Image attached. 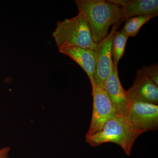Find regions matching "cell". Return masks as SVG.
<instances>
[{
  "instance_id": "obj_6",
  "label": "cell",
  "mask_w": 158,
  "mask_h": 158,
  "mask_svg": "<svg viewBox=\"0 0 158 158\" xmlns=\"http://www.w3.org/2000/svg\"><path fill=\"white\" fill-rule=\"evenodd\" d=\"M126 117L138 130L156 131L158 127V106L141 102H131Z\"/></svg>"
},
{
  "instance_id": "obj_7",
  "label": "cell",
  "mask_w": 158,
  "mask_h": 158,
  "mask_svg": "<svg viewBox=\"0 0 158 158\" xmlns=\"http://www.w3.org/2000/svg\"><path fill=\"white\" fill-rule=\"evenodd\" d=\"M104 88L117 113L126 116L131 100L127 90L123 89L120 83L118 69L114 65L111 73L106 80Z\"/></svg>"
},
{
  "instance_id": "obj_10",
  "label": "cell",
  "mask_w": 158,
  "mask_h": 158,
  "mask_svg": "<svg viewBox=\"0 0 158 158\" xmlns=\"http://www.w3.org/2000/svg\"><path fill=\"white\" fill-rule=\"evenodd\" d=\"M61 53L72 59L83 69L89 78L92 89L95 87L94 74L95 71V55L94 51L82 48H66L59 50Z\"/></svg>"
},
{
  "instance_id": "obj_13",
  "label": "cell",
  "mask_w": 158,
  "mask_h": 158,
  "mask_svg": "<svg viewBox=\"0 0 158 158\" xmlns=\"http://www.w3.org/2000/svg\"><path fill=\"white\" fill-rule=\"evenodd\" d=\"M137 74L144 76L158 86V65L157 63L144 65L137 71Z\"/></svg>"
},
{
  "instance_id": "obj_2",
  "label": "cell",
  "mask_w": 158,
  "mask_h": 158,
  "mask_svg": "<svg viewBox=\"0 0 158 158\" xmlns=\"http://www.w3.org/2000/svg\"><path fill=\"white\" fill-rule=\"evenodd\" d=\"M144 132L136 129L126 116L117 113L106 123L100 131L86 137V141L92 147L107 142L115 143L129 156L136 139Z\"/></svg>"
},
{
  "instance_id": "obj_14",
  "label": "cell",
  "mask_w": 158,
  "mask_h": 158,
  "mask_svg": "<svg viewBox=\"0 0 158 158\" xmlns=\"http://www.w3.org/2000/svg\"><path fill=\"white\" fill-rule=\"evenodd\" d=\"M10 151V148L7 146L0 149V158H9Z\"/></svg>"
},
{
  "instance_id": "obj_8",
  "label": "cell",
  "mask_w": 158,
  "mask_h": 158,
  "mask_svg": "<svg viewBox=\"0 0 158 158\" xmlns=\"http://www.w3.org/2000/svg\"><path fill=\"white\" fill-rule=\"evenodd\" d=\"M131 102L158 105V86L147 77L136 74L133 85L127 90Z\"/></svg>"
},
{
  "instance_id": "obj_9",
  "label": "cell",
  "mask_w": 158,
  "mask_h": 158,
  "mask_svg": "<svg viewBox=\"0 0 158 158\" xmlns=\"http://www.w3.org/2000/svg\"><path fill=\"white\" fill-rule=\"evenodd\" d=\"M121 8V19L118 23L120 25L123 22L130 18L145 15H158L157 0H110Z\"/></svg>"
},
{
  "instance_id": "obj_12",
  "label": "cell",
  "mask_w": 158,
  "mask_h": 158,
  "mask_svg": "<svg viewBox=\"0 0 158 158\" xmlns=\"http://www.w3.org/2000/svg\"><path fill=\"white\" fill-rule=\"evenodd\" d=\"M128 37L121 30L116 31L113 36L112 45V55L113 65L117 68L118 62L123 57Z\"/></svg>"
},
{
  "instance_id": "obj_1",
  "label": "cell",
  "mask_w": 158,
  "mask_h": 158,
  "mask_svg": "<svg viewBox=\"0 0 158 158\" xmlns=\"http://www.w3.org/2000/svg\"><path fill=\"white\" fill-rule=\"evenodd\" d=\"M75 2L78 12L88 23L93 41L97 44L108 35L111 26L121 19V8L110 0H76Z\"/></svg>"
},
{
  "instance_id": "obj_11",
  "label": "cell",
  "mask_w": 158,
  "mask_h": 158,
  "mask_svg": "<svg viewBox=\"0 0 158 158\" xmlns=\"http://www.w3.org/2000/svg\"><path fill=\"white\" fill-rule=\"evenodd\" d=\"M158 15H145L130 18L125 20L122 30L128 37L136 36L141 27L152 18L157 16Z\"/></svg>"
},
{
  "instance_id": "obj_3",
  "label": "cell",
  "mask_w": 158,
  "mask_h": 158,
  "mask_svg": "<svg viewBox=\"0 0 158 158\" xmlns=\"http://www.w3.org/2000/svg\"><path fill=\"white\" fill-rule=\"evenodd\" d=\"M52 37L59 51L73 47L94 51L97 46L86 19L80 12L75 17L58 22Z\"/></svg>"
},
{
  "instance_id": "obj_4",
  "label": "cell",
  "mask_w": 158,
  "mask_h": 158,
  "mask_svg": "<svg viewBox=\"0 0 158 158\" xmlns=\"http://www.w3.org/2000/svg\"><path fill=\"white\" fill-rule=\"evenodd\" d=\"M92 117L90 127L85 137L100 131L106 123L118 113L103 87L95 86L92 89Z\"/></svg>"
},
{
  "instance_id": "obj_5",
  "label": "cell",
  "mask_w": 158,
  "mask_h": 158,
  "mask_svg": "<svg viewBox=\"0 0 158 158\" xmlns=\"http://www.w3.org/2000/svg\"><path fill=\"white\" fill-rule=\"evenodd\" d=\"M119 25H113L112 31L97 44L94 50L95 55V86L104 87L105 82L111 73L113 65L112 45L113 36Z\"/></svg>"
}]
</instances>
